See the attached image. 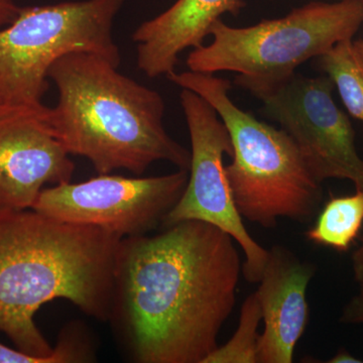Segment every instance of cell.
Returning a JSON list of instances; mask_svg holds the SVG:
<instances>
[{
	"mask_svg": "<svg viewBox=\"0 0 363 363\" xmlns=\"http://www.w3.org/2000/svg\"><path fill=\"white\" fill-rule=\"evenodd\" d=\"M243 264L235 240L188 220L123 238L108 321L136 363H203L236 304Z\"/></svg>",
	"mask_w": 363,
	"mask_h": 363,
	"instance_id": "1",
	"label": "cell"
},
{
	"mask_svg": "<svg viewBox=\"0 0 363 363\" xmlns=\"http://www.w3.org/2000/svg\"><path fill=\"white\" fill-rule=\"evenodd\" d=\"M121 240L33 209L0 208V331L28 354L91 362L92 350L80 331L66 329L52 347L35 316L43 306L64 298L87 316L108 321Z\"/></svg>",
	"mask_w": 363,
	"mask_h": 363,
	"instance_id": "2",
	"label": "cell"
},
{
	"mask_svg": "<svg viewBox=\"0 0 363 363\" xmlns=\"http://www.w3.org/2000/svg\"><path fill=\"white\" fill-rule=\"evenodd\" d=\"M118 68L90 52H72L51 67L48 78L59 93L50 107L55 135L98 175L125 169L140 176L160 161L189 171L190 150L164 128L162 95Z\"/></svg>",
	"mask_w": 363,
	"mask_h": 363,
	"instance_id": "3",
	"label": "cell"
},
{
	"mask_svg": "<svg viewBox=\"0 0 363 363\" xmlns=\"http://www.w3.org/2000/svg\"><path fill=\"white\" fill-rule=\"evenodd\" d=\"M167 78L213 106L233 143L227 179L242 218L274 228L279 218L309 223L319 212L323 190L291 136L240 109L231 98L230 81L214 74L173 72Z\"/></svg>",
	"mask_w": 363,
	"mask_h": 363,
	"instance_id": "4",
	"label": "cell"
},
{
	"mask_svg": "<svg viewBox=\"0 0 363 363\" xmlns=\"http://www.w3.org/2000/svg\"><path fill=\"white\" fill-rule=\"evenodd\" d=\"M363 25V0L312 1L284 18L235 28L215 21L211 44L189 52V70L233 72L234 84L257 94L285 82L298 67L353 39Z\"/></svg>",
	"mask_w": 363,
	"mask_h": 363,
	"instance_id": "5",
	"label": "cell"
},
{
	"mask_svg": "<svg viewBox=\"0 0 363 363\" xmlns=\"http://www.w3.org/2000/svg\"><path fill=\"white\" fill-rule=\"evenodd\" d=\"M126 0H78L21 7L0 28V100L40 104L49 89L51 67L72 52H90L121 63L113 38L117 14Z\"/></svg>",
	"mask_w": 363,
	"mask_h": 363,
	"instance_id": "6",
	"label": "cell"
},
{
	"mask_svg": "<svg viewBox=\"0 0 363 363\" xmlns=\"http://www.w3.org/2000/svg\"><path fill=\"white\" fill-rule=\"evenodd\" d=\"M180 102L190 135L191 164L185 190L162 227L196 220L221 229L242 250L245 279L259 283L269 250L248 233L234 203L223 162L224 155L231 157L233 152L228 130L213 106L193 91L182 88Z\"/></svg>",
	"mask_w": 363,
	"mask_h": 363,
	"instance_id": "7",
	"label": "cell"
},
{
	"mask_svg": "<svg viewBox=\"0 0 363 363\" xmlns=\"http://www.w3.org/2000/svg\"><path fill=\"white\" fill-rule=\"evenodd\" d=\"M188 178L185 169L147 178L100 174L80 183L43 189L32 209L76 225L97 227L123 240L162 226Z\"/></svg>",
	"mask_w": 363,
	"mask_h": 363,
	"instance_id": "8",
	"label": "cell"
},
{
	"mask_svg": "<svg viewBox=\"0 0 363 363\" xmlns=\"http://www.w3.org/2000/svg\"><path fill=\"white\" fill-rule=\"evenodd\" d=\"M334 88L327 75L310 78L296 73L255 96L266 116L291 136L319 183L340 179L363 190V160L350 117L334 101Z\"/></svg>",
	"mask_w": 363,
	"mask_h": 363,
	"instance_id": "9",
	"label": "cell"
},
{
	"mask_svg": "<svg viewBox=\"0 0 363 363\" xmlns=\"http://www.w3.org/2000/svg\"><path fill=\"white\" fill-rule=\"evenodd\" d=\"M50 121V107L0 101V208L32 209L45 185L70 182L75 166Z\"/></svg>",
	"mask_w": 363,
	"mask_h": 363,
	"instance_id": "10",
	"label": "cell"
},
{
	"mask_svg": "<svg viewBox=\"0 0 363 363\" xmlns=\"http://www.w3.org/2000/svg\"><path fill=\"white\" fill-rule=\"evenodd\" d=\"M316 267L283 245L269 250L255 295L264 330L257 341V363H292L296 346L309 323L307 291Z\"/></svg>",
	"mask_w": 363,
	"mask_h": 363,
	"instance_id": "11",
	"label": "cell"
},
{
	"mask_svg": "<svg viewBox=\"0 0 363 363\" xmlns=\"http://www.w3.org/2000/svg\"><path fill=\"white\" fill-rule=\"evenodd\" d=\"M245 6L243 0H177L133 33L138 68L149 78L169 75L182 52L204 45L215 21L225 13L238 16Z\"/></svg>",
	"mask_w": 363,
	"mask_h": 363,
	"instance_id": "12",
	"label": "cell"
},
{
	"mask_svg": "<svg viewBox=\"0 0 363 363\" xmlns=\"http://www.w3.org/2000/svg\"><path fill=\"white\" fill-rule=\"evenodd\" d=\"M363 226V190L352 195L331 197L317 215L306 238L314 245L346 252Z\"/></svg>",
	"mask_w": 363,
	"mask_h": 363,
	"instance_id": "13",
	"label": "cell"
},
{
	"mask_svg": "<svg viewBox=\"0 0 363 363\" xmlns=\"http://www.w3.org/2000/svg\"><path fill=\"white\" fill-rule=\"evenodd\" d=\"M344 40L317 58V66L335 87L350 116L363 123V64L353 48Z\"/></svg>",
	"mask_w": 363,
	"mask_h": 363,
	"instance_id": "14",
	"label": "cell"
},
{
	"mask_svg": "<svg viewBox=\"0 0 363 363\" xmlns=\"http://www.w3.org/2000/svg\"><path fill=\"white\" fill-rule=\"evenodd\" d=\"M262 310L255 293L241 307L240 323L233 337L208 355L203 363H257L259 326Z\"/></svg>",
	"mask_w": 363,
	"mask_h": 363,
	"instance_id": "15",
	"label": "cell"
},
{
	"mask_svg": "<svg viewBox=\"0 0 363 363\" xmlns=\"http://www.w3.org/2000/svg\"><path fill=\"white\" fill-rule=\"evenodd\" d=\"M0 363H60L57 357H40L0 343Z\"/></svg>",
	"mask_w": 363,
	"mask_h": 363,
	"instance_id": "16",
	"label": "cell"
},
{
	"mask_svg": "<svg viewBox=\"0 0 363 363\" xmlns=\"http://www.w3.org/2000/svg\"><path fill=\"white\" fill-rule=\"evenodd\" d=\"M343 324L363 325V281L359 283V290L354 297L343 308L340 316Z\"/></svg>",
	"mask_w": 363,
	"mask_h": 363,
	"instance_id": "17",
	"label": "cell"
},
{
	"mask_svg": "<svg viewBox=\"0 0 363 363\" xmlns=\"http://www.w3.org/2000/svg\"><path fill=\"white\" fill-rule=\"evenodd\" d=\"M21 9L16 0H0V28L13 23Z\"/></svg>",
	"mask_w": 363,
	"mask_h": 363,
	"instance_id": "18",
	"label": "cell"
},
{
	"mask_svg": "<svg viewBox=\"0 0 363 363\" xmlns=\"http://www.w3.org/2000/svg\"><path fill=\"white\" fill-rule=\"evenodd\" d=\"M352 271L355 281L360 283L363 281V236L362 242L352 255Z\"/></svg>",
	"mask_w": 363,
	"mask_h": 363,
	"instance_id": "19",
	"label": "cell"
},
{
	"mask_svg": "<svg viewBox=\"0 0 363 363\" xmlns=\"http://www.w3.org/2000/svg\"><path fill=\"white\" fill-rule=\"evenodd\" d=\"M329 363H362V360H360L359 358L353 357L352 354L350 352V351L344 350H338L336 352V354L334 355L333 357H331L330 359L328 360Z\"/></svg>",
	"mask_w": 363,
	"mask_h": 363,
	"instance_id": "20",
	"label": "cell"
},
{
	"mask_svg": "<svg viewBox=\"0 0 363 363\" xmlns=\"http://www.w3.org/2000/svg\"><path fill=\"white\" fill-rule=\"evenodd\" d=\"M353 48L363 64V40H353Z\"/></svg>",
	"mask_w": 363,
	"mask_h": 363,
	"instance_id": "21",
	"label": "cell"
},
{
	"mask_svg": "<svg viewBox=\"0 0 363 363\" xmlns=\"http://www.w3.org/2000/svg\"><path fill=\"white\" fill-rule=\"evenodd\" d=\"M0 101H1V100H0Z\"/></svg>",
	"mask_w": 363,
	"mask_h": 363,
	"instance_id": "22",
	"label": "cell"
}]
</instances>
